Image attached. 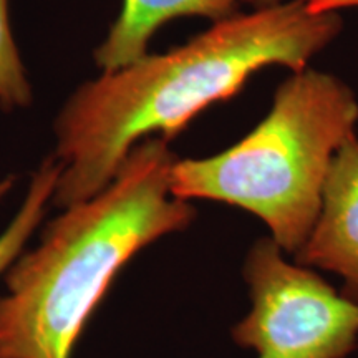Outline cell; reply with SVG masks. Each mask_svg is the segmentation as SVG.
Listing matches in <instances>:
<instances>
[{
	"label": "cell",
	"mask_w": 358,
	"mask_h": 358,
	"mask_svg": "<svg viewBox=\"0 0 358 358\" xmlns=\"http://www.w3.org/2000/svg\"><path fill=\"white\" fill-rule=\"evenodd\" d=\"M337 12L313 13L289 0L216 22L181 47L83 83L55 120L60 163L52 203L69 208L100 192L138 143L171 141L209 106L236 96L254 73L282 65L292 71L342 30Z\"/></svg>",
	"instance_id": "6da1fadb"
},
{
	"label": "cell",
	"mask_w": 358,
	"mask_h": 358,
	"mask_svg": "<svg viewBox=\"0 0 358 358\" xmlns=\"http://www.w3.org/2000/svg\"><path fill=\"white\" fill-rule=\"evenodd\" d=\"M174 163L168 141L138 143L108 185L64 208L37 248L20 252L0 297V358H70L120 271L191 226L194 206L171 191Z\"/></svg>",
	"instance_id": "7a4b0ae2"
},
{
	"label": "cell",
	"mask_w": 358,
	"mask_h": 358,
	"mask_svg": "<svg viewBox=\"0 0 358 358\" xmlns=\"http://www.w3.org/2000/svg\"><path fill=\"white\" fill-rule=\"evenodd\" d=\"M357 123L358 101L342 80L294 71L243 140L209 158L176 159L171 191L185 201H217L254 214L295 256L319 216L335 155Z\"/></svg>",
	"instance_id": "3957f363"
},
{
	"label": "cell",
	"mask_w": 358,
	"mask_h": 358,
	"mask_svg": "<svg viewBox=\"0 0 358 358\" xmlns=\"http://www.w3.org/2000/svg\"><path fill=\"white\" fill-rule=\"evenodd\" d=\"M243 275L250 308L232 327L236 345L257 358H347L358 348V301L290 262L271 236L252 244Z\"/></svg>",
	"instance_id": "277c9868"
},
{
	"label": "cell",
	"mask_w": 358,
	"mask_h": 358,
	"mask_svg": "<svg viewBox=\"0 0 358 358\" xmlns=\"http://www.w3.org/2000/svg\"><path fill=\"white\" fill-rule=\"evenodd\" d=\"M295 262L342 279V292L358 301V133L347 138L327 176L319 216Z\"/></svg>",
	"instance_id": "5b68a950"
},
{
	"label": "cell",
	"mask_w": 358,
	"mask_h": 358,
	"mask_svg": "<svg viewBox=\"0 0 358 358\" xmlns=\"http://www.w3.org/2000/svg\"><path fill=\"white\" fill-rule=\"evenodd\" d=\"M245 0H123L122 10L108 34L93 52L103 71H115L148 55L153 35L169 20L179 17H204L221 22L234 15Z\"/></svg>",
	"instance_id": "8992f818"
},
{
	"label": "cell",
	"mask_w": 358,
	"mask_h": 358,
	"mask_svg": "<svg viewBox=\"0 0 358 358\" xmlns=\"http://www.w3.org/2000/svg\"><path fill=\"white\" fill-rule=\"evenodd\" d=\"M58 176H60V163L55 156L45 159L34 173L19 211L7 224L6 229L0 232V274L6 272L10 264L20 256L25 243L42 222L47 206L55 196Z\"/></svg>",
	"instance_id": "52a82bcc"
},
{
	"label": "cell",
	"mask_w": 358,
	"mask_h": 358,
	"mask_svg": "<svg viewBox=\"0 0 358 358\" xmlns=\"http://www.w3.org/2000/svg\"><path fill=\"white\" fill-rule=\"evenodd\" d=\"M32 103V85L12 32L8 0H0V108L13 111Z\"/></svg>",
	"instance_id": "ba28073f"
},
{
	"label": "cell",
	"mask_w": 358,
	"mask_h": 358,
	"mask_svg": "<svg viewBox=\"0 0 358 358\" xmlns=\"http://www.w3.org/2000/svg\"><path fill=\"white\" fill-rule=\"evenodd\" d=\"M306 6L313 13H338L342 8L358 7V0H306Z\"/></svg>",
	"instance_id": "9c48e42d"
},
{
	"label": "cell",
	"mask_w": 358,
	"mask_h": 358,
	"mask_svg": "<svg viewBox=\"0 0 358 358\" xmlns=\"http://www.w3.org/2000/svg\"><path fill=\"white\" fill-rule=\"evenodd\" d=\"M13 186H15V176H6L0 179V201L13 189Z\"/></svg>",
	"instance_id": "30bf717a"
},
{
	"label": "cell",
	"mask_w": 358,
	"mask_h": 358,
	"mask_svg": "<svg viewBox=\"0 0 358 358\" xmlns=\"http://www.w3.org/2000/svg\"><path fill=\"white\" fill-rule=\"evenodd\" d=\"M245 2L254 6L256 8H268V7H274L279 6V3L284 2V0H245Z\"/></svg>",
	"instance_id": "8fae6325"
}]
</instances>
